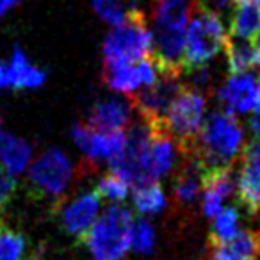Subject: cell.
<instances>
[{
    "instance_id": "obj_1",
    "label": "cell",
    "mask_w": 260,
    "mask_h": 260,
    "mask_svg": "<svg viewBox=\"0 0 260 260\" xmlns=\"http://www.w3.org/2000/svg\"><path fill=\"white\" fill-rule=\"evenodd\" d=\"M187 0H155L153 2V30L150 59L159 73L180 77L184 73L185 27H187Z\"/></svg>"
},
{
    "instance_id": "obj_2",
    "label": "cell",
    "mask_w": 260,
    "mask_h": 260,
    "mask_svg": "<svg viewBox=\"0 0 260 260\" xmlns=\"http://www.w3.org/2000/svg\"><path fill=\"white\" fill-rule=\"evenodd\" d=\"M242 145V126L234 112L214 111L202 121L194 139V148L205 168L232 166Z\"/></svg>"
},
{
    "instance_id": "obj_3",
    "label": "cell",
    "mask_w": 260,
    "mask_h": 260,
    "mask_svg": "<svg viewBox=\"0 0 260 260\" xmlns=\"http://www.w3.org/2000/svg\"><path fill=\"white\" fill-rule=\"evenodd\" d=\"M189 15L191 18L185 27L182 66L184 72H198L223 50L226 32L219 13L198 4L196 0L189 8Z\"/></svg>"
},
{
    "instance_id": "obj_4",
    "label": "cell",
    "mask_w": 260,
    "mask_h": 260,
    "mask_svg": "<svg viewBox=\"0 0 260 260\" xmlns=\"http://www.w3.org/2000/svg\"><path fill=\"white\" fill-rule=\"evenodd\" d=\"M132 212L123 205H111L94 219L80 237L93 260H121L130 249Z\"/></svg>"
},
{
    "instance_id": "obj_5",
    "label": "cell",
    "mask_w": 260,
    "mask_h": 260,
    "mask_svg": "<svg viewBox=\"0 0 260 260\" xmlns=\"http://www.w3.org/2000/svg\"><path fill=\"white\" fill-rule=\"evenodd\" d=\"M152 30L145 13L138 8L126 11L121 23L112 25L104 41V66H119L150 57Z\"/></svg>"
},
{
    "instance_id": "obj_6",
    "label": "cell",
    "mask_w": 260,
    "mask_h": 260,
    "mask_svg": "<svg viewBox=\"0 0 260 260\" xmlns=\"http://www.w3.org/2000/svg\"><path fill=\"white\" fill-rule=\"evenodd\" d=\"M207 100L196 87L182 86L175 100L171 102L162 119V126L175 139L178 152L189 153L194 148V139L205 114Z\"/></svg>"
},
{
    "instance_id": "obj_7",
    "label": "cell",
    "mask_w": 260,
    "mask_h": 260,
    "mask_svg": "<svg viewBox=\"0 0 260 260\" xmlns=\"http://www.w3.org/2000/svg\"><path fill=\"white\" fill-rule=\"evenodd\" d=\"M148 123L143 121L130 126L125 134V145L121 152L109 160V171L134 187L153 182L148 171Z\"/></svg>"
},
{
    "instance_id": "obj_8",
    "label": "cell",
    "mask_w": 260,
    "mask_h": 260,
    "mask_svg": "<svg viewBox=\"0 0 260 260\" xmlns=\"http://www.w3.org/2000/svg\"><path fill=\"white\" fill-rule=\"evenodd\" d=\"M72 178V162L57 148L45 150L29 168V184L40 198H61Z\"/></svg>"
},
{
    "instance_id": "obj_9",
    "label": "cell",
    "mask_w": 260,
    "mask_h": 260,
    "mask_svg": "<svg viewBox=\"0 0 260 260\" xmlns=\"http://www.w3.org/2000/svg\"><path fill=\"white\" fill-rule=\"evenodd\" d=\"M180 77L170 73H159L155 80L148 86L128 93L130 107L141 114L143 121L150 125H162L166 111L170 109L171 102L178 94L184 84H180Z\"/></svg>"
},
{
    "instance_id": "obj_10",
    "label": "cell",
    "mask_w": 260,
    "mask_h": 260,
    "mask_svg": "<svg viewBox=\"0 0 260 260\" xmlns=\"http://www.w3.org/2000/svg\"><path fill=\"white\" fill-rule=\"evenodd\" d=\"M72 138L93 164L100 160H111L121 152L125 145V132H100L87 126L86 123L73 126Z\"/></svg>"
},
{
    "instance_id": "obj_11",
    "label": "cell",
    "mask_w": 260,
    "mask_h": 260,
    "mask_svg": "<svg viewBox=\"0 0 260 260\" xmlns=\"http://www.w3.org/2000/svg\"><path fill=\"white\" fill-rule=\"evenodd\" d=\"M104 77L105 84L111 89L118 93H132L143 86H148L159 77V70L153 64L150 57L141 59V61L128 62V64L119 66H104Z\"/></svg>"
},
{
    "instance_id": "obj_12",
    "label": "cell",
    "mask_w": 260,
    "mask_h": 260,
    "mask_svg": "<svg viewBox=\"0 0 260 260\" xmlns=\"http://www.w3.org/2000/svg\"><path fill=\"white\" fill-rule=\"evenodd\" d=\"M100 202L102 200L96 192L87 191L66 203L61 210V223L66 234L80 241V237L89 230V226L100 214Z\"/></svg>"
},
{
    "instance_id": "obj_13",
    "label": "cell",
    "mask_w": 260,
    "mask_h": 260,
    "mask_svg": "<svg viewBox=\"0 0 260 260\" xmlns=\"http://www.w3.org/2000/svg\"><path fill=\"white\" fill-rule=\"evenodd\" d=\"M234 180H232V166L205 168L202 185V207L203 214L212 219L221 209L223 202L232 194Z\"/></svg>"
},
{
    "instance_id": "obj_14",
    "label": "cell",
    "mask_w": 260,
    "mask_h": 260,
    "mask_svg": "<svg viewBox=\"0 0 260 260\" xmlns=\"http://www.w3.org/2000/svg\"><path fill=\"white\" fill-rule=\"evenodd\" d=\"M210 260H256L260 255V232L239 230L226 241H209Z\"/></svg>"
},
{
    "instance_id": "obj_15",
    "label": "cell",
    "mask_w": 260,
    "mask_h": 260,
    "mask_svg": "<svg viewBox=\"0 0 260 260\" xmlns=\"http://www.w3.org/2000/svg\"><path fill=\"white\" fill-rule=\"evenodd\" d=\"M130 104L123 100H102L91 107L86 125L100 132H125L130 125Z\"/></svg>"
},
{
    "instance_id": "obj_16",
    "label": "cell",
    "mask_w": 260,
    "mask_h": 260,
    "mask_svg": "<svg viewBox=\"0 0 260 260\" xmlns=\"http://www.w3.org/2000/svg\"><path fill=\"white\" fill-rule=\"evenodd\" d=\"M255 94H256V77L249 72L232 75L223 87L219 89V100L230 112H244L253 111L255 107Z\"/></svg>"
},
{
    "instance_id": "obj_17",
    "label": "cell",
    "mask_w": 260,
    "mask_h": 260,
    "mask_svg": "<svg viewBox=\"0 0 260 260\" xmlns=\"http://www.w3.org/2000/svg\"><path fill=\"white\" fill-rule=\"evenodd\" d=\"M237 198L248 214L260 212V155L242 159L237 177Z\"/></svg>"
},
{
    "instance_id": "obj_18",
    "label": "cell",
    "mask_w": 260,
    "mask_h": 260,
    "mask_svg": "<svg viewBox=\"0 0 260 260\" xmlns=\"http://www.w3.org/2000/svg\"><path fill=\"white\" fill-rule=\"evenodd\" d=\"M230 32L239 40L255 41V38L260 34V2L232 0Z\"/></svg>"
},
{
    "instance_id": "obj_19",
    "label": "cell",
    "mask_w": 260,
    "mask_h": 260,
    "mask_svg": "<svg viewBox=\"0 0 260 260\" xmlns=\"http://www.w3.org/2000/svg\"><path fill=\"white\" fill-rule=\"evenodd\" d=\"M224 55H226V66L230 75L246 73L260 66V50L256 48L255 41L239 40V38L226 36L224 40Z\"/></svg>"
},
{
    "instance_id": "obj_20",
    "label": "cell",
    "mask_w": 260,
    "mask_h": 260,
    "mask_svg": "<svg viewBox=\"0 0 260 260\" xmlns=\"http://www.w3.org/2000/svg\"><path fill=\"white\" fill-rule=\"evenodd\" d=\"M30 157L32 148L29 143L13 134L0 132V168L11 175H18L27 170Z\"/></svg>"
},
{
    "instance_id": "obj_21",
    "label": "cell",
    "mask_w": 260,
    "mask_h": 260,
    "mask_svg": "<svg viewBox=\"0 0 260 260\" xmlns=\"http://www.w3.org/2000/svg\"><path fill=\"white\" fill-rule=\"evenodd\" d=\"M9 62V79H11V87L15 89H30V87H40L45 82L47 75L43 70L34 66L27 59L22 48L16 47L13 50V57Z\"/></svg>"
},
{
    "instance_id": "obj_22",
    "label": "cell",
    "mask_w": 260,
    "mask_h": 260,
    "mask_svg": "<svg viewBox=\"0 0 260 260\" xmlns=\"http://www.w3.org/2000/svg\"><path fill=\"white\" fill-rule=\"evenodd\" d=\"M134 207L139 214H157L166 207V194L159 182L138 185L134 189Z\"/></svg>"
},
{
    "instance_id": "obj_23",
    "label": "cell",
    "mask_w": 260,
    "mask_h": 260,
    "mask_svg": "<svg viewBox=\"0 0 260 260\" xmlns=\"http://www.w3.org/2000/svg\"><path fill=\"white\" fill-rule=\"evenodd\" d=\"M29 242L18 230L0 223V260H27Z\"/></svg>"
},
{
    "instance_id": "obj_24",
    "label": "cell",
    "mask_w": 260,
    "mask_h": 260,
    "mask_svg": "<svg viewBox=\"0 0 260 260\" xmlns=\"http://www.w3.org/2000/svg\"><path fill=\"white\" fill-rule=\"evenodd\" d=\"M212 230H210L209 241L219 242L226 241L232 235L237 234V223H239V210L235 207H226L221 209L216 216L212 217Z\"/></svg>"
},
{
    "instance_id": "obj_25",
    "label": "cell",
    "mask_w": 260,
    "mask_h": 260,
    "mask_svg": "<svg viewBox=\"0 0 260 260\" xmlns=\"http://www.w3.org/2000/svg\"><path fill=\"white\" fill-rule=\"evenodd\" d=\"M128 187L130 185L126 184L123 178H119L118 175H114V173L109 171L107 175H104V177L98 180L96 187H94L93 191L100 196V200H109V202L118 203V202H123V200L126 198V194H128Z\"/></svg>"
},
{
    "instance_id": "obj_26",
    "label": "cell",
    "mask_w": 260,
    "mask_h": 260,
    "mask_svg": "<svg viewBox=\"0 0 260 260\" xmlns=\"http://www.w3.org/2000/svg\"><path fill=\"white\" fill-rule=\"evenodd\" d=\"M155 246V232L146 219L132 221L130 226V248L138 253H150Z\"/></svg>"
},
{
    "instance_id": "obj_27",
    "label": "cell",
    "mask_w": 260,
    "mask_h": 260,
    "mask_svg": "<svg viewBox=\"0 0 260 260\" xmlns=\"http://www.w3.org/2000/svg\"><path fill=\"white\" fill-rule=\"evenodd\" d=\"M93 9L104 22H107L109 25H118L125 20L126 11L125 6L119 0H91Z\"/></svg>"
},
{
    "instance_id": "obj_28",
    "label": "cell",
    "mask_w": 260,
    "mask_h": 260,
    "mask_svg": "<svg viewBox=\"0 0 260 260\" xmlns=\"http://www.w3.org/2000/svg\"><path fill=\"white\" fill-rule=\"evenodd\" d=\"M15 192H16L15 175L8 173L4 168H0V214L9 207Z\"/></svg>"
},
{
    "instance_id": "obj_29",
    "label": "cell",
    "mask_w": 260,
    "mask_h": 260,
    "mask_svg": "<svg viewBox=\"0 0 260 260\" xmlns=\"http://www.w3.org/2000/svg\"><path fill=\"white\" fill-rule=\"evenodd\" d=\"M198 4L205 6V8L212 9V11L219 13V11H226L232 8V0H196Z\"/></svg>"
},
{
    "instance_id": "obj_30",
    "label": "cell",
    "mask_w": 260,
    "mask_h": 260,
    "mask_svg": "<svg viewBox=\"0 0 260 260\" xmlns=\"http://www.w3.org/2000/svg\"><path fill=\"white\" fill-rule=\"evenodd\" d=\"M11 87V79H9V62L0 61V89Z\"/></svg>"
},
{
    "instance_id": "obj_31",
    "label": "cell",
    "mask_w": 260,
    "mask_h": 260,
    "mask_svg": "<svg viewBox=\"0 0 260 260\" xmlns=\"http://www.w3.org/2000/svg\"><path fill=\"white\" fill-rule=\"evenodd\" d=\"M20 0H0V16L6 15L9 9H13L16 4H18Z\"/></svg>"
},
{
    "instance_id": "obj_32",
    "label": "cell",
    "mask_w": 260,
    "mask_h": 260,
    "mask_svg": "<svg viewBox=\"0 0 260 260\" xmlns=\"http://www.w3.org/2000/svg\"><path fill=\"white\" fill-rule=\"evenodd\" d=\"M255 45H256V48H258V50H260V34L255 38Z\"/></svg>"
},
{
    "instance_id": "obj_33",
    "label": "cell",
    "mask_w": 260,
    "mask_h": 260,
    "mask_svg": "<svg viewBox=\"0 0 260 260\" xmlns=\"http://www.w3.org/2000/svg\"><path fill=\"white\" fill-rule=\"evenodd\" d=\"M256 2H260V0H256Z\"/></svg>"
}]
</instances>
